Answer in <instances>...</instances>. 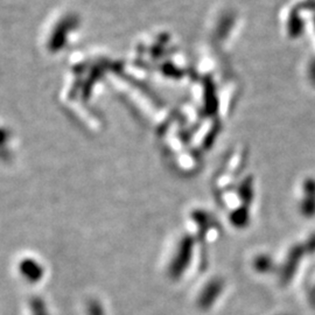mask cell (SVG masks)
<instances>
[{
    "mask_svg": "<svg viewBox=\"0 0 315 315\" xmlns=\"http://www.w3.org/2000/svg\"><path fill=\"white\" fill-rule=\"evenodd\" d=\"M192 248V242L190 238H184L181 242L180 248H178L176 258H175L174 264H172L170 268V274L173 276H178L181 272L188 266L189 258H190V250Z\"/></svg>",
    "mask_w": 315,
    "mask_h": 315,
    "instance_id": "7a4b0ae2",
    "label": "cell"
},
{
    "mask_svg": "<svg viewBox=\"0 0 315 315\" xmlns=\"http://www.w3.org/2000/svg\"><path fill=\"white\" fill-rule=\"evenodd\" d=\"M30 306H28V313L26 315H48L46 310L44 304L41 302V300H30Z\"/></svg>",
    "mask_w": 315,
    "mask_h": 315,
    "instance_id": "277c9868",
    "label": "cell"
},
{
    "mask_svg": "<svg viewBox=\"0 0 315 315\" xmlns=\"http://www.w3.org/2000/svg\"><path fill=\"white\" fill-rule=\"evenodd\" d=\"M220 288H222V284L220 282H212V284H209L206 287V290H203L202 296L200 298V306H202L203 308H208L209 306H212L214 300L218 296Z\"/></svg>",
    "mask_w": 315,
    "mask_h": 315,
    "instance_id": "3957f363",
    "label": "cell"
},
{
    "mask_svg": "<svg viewBox=\"0 0 315 315\" xmlns=\"http://www.w3.org/2000/svg\"><path fill=\"white\" fill-rule=\"evenodd\" d=\"M14 271L22 284H26L28 286H35L40 284L46 276L44 262L30 254H24L18 257Z\"/></svg>",
    "mask_w": 315,
    "mask_h": 315,
    "instance_id": "6da1fadb",
    "label": "cell"
},
{
    "mask_svg": "<svg viewBox=\"0 0 315 315\" xmlns=\"http://www.w3.org/2000/svg\"><path fill=\"white\" fill-rule=\"evenodd\" d=\"M89 313H90V315H104L103 310H102L100 304H97L96 302H92L90 304Z\"/></svg>",
    "mask_w": 315,
    "mask_h": 315,
    "instance_id": "5b68a950",
    "label": "cell"
}]
</instances>
